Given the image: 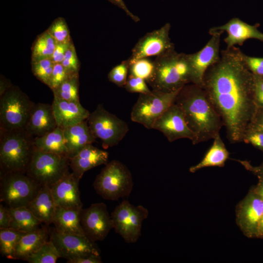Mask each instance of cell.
Here are the masks:
<instances>
[{
  "instance_id": "cell-1",
  "label": "cell",
  "mask_w": 263,
  "mask_h": 263,
  "mask_svg": "<svg viewBox=\"0 0 263 263\" xmlns=\"http://www.w3.org/2000/svg\"><path fill=\"white\" fill-rule=\"evenodd\" d=\"M202 88L220 115L231 143L243 142L258 107L254 75L244 54L233 46L222 51L218 61L206 72Z\"/></svg>"
},
{
  "instance_id": "cell-2",
  "label": "cell",
  "mask_w": 263,
  "mask_h": 263,
  "mask_svg": "<svg viewBox=\"0 0 263 263\" xmlns=\"http://www.w3.org/2000/svg\"><path fill=\"white\" fill-rule=\"evenodd\" d=\"M175 103L183 111L194 135L193 145L214 139L224 126L222 120L202 87L189 83L178 93Z\"/></svg>"
},
{
  "instance_id": "cell-3",
  "label": "cell",
  "mask_w": 263,
  "mask_h": 263,
  "mask_svg": "<svg viewBox=\"0 0 263 263\" xmlns=\"http://www.w3.org/2000/svg\"><path fill=\"white\" fill-rule=\"evenodd\" d=\"M154 71L147 83L152 90L170 93L190 83L187 54L175 49L156 56Z\"/></svg>"
},
{
  "instance_id": "cell-4",
  "label": "cell",
  "mask_w": 263,
  "mask_h": 263,
  "mask_svg": "<svg viewBox=\"0 0 263 263\" xmlns=\"http://www.w3.org/2000/svg\"><path fill=\"white\" fill-rule=\"evenodd\" d=\"M0 175L25 172L35 149L34 137L25 129L0 131Z\"/></svg>"
},
{
  "instance_id": "cell-5",
  "label": "cell",
  "mask_w": 263,
  "mask_h": 263,
  "mask_svg": "<svg viewBox=\"0 0 263 263\" xmlns=\"http://www.w3.org/2000/svg\"><path fill=\"white\" fill-rule=\"evenodd\" d=\"M93 187L104 199L118 200L131 193L133 187L132 176L124 163L113 160L105 164L96 177Z\"/></svg>"
},
{
  "instance_id": "cell-6",
  "label": "cell",
  "mask_w": 263,
  "mask_h": 263,
  "mask_svg": "<svg viewBox=\"0 0 263 263\" xmlns=\"http://www.w3.org/2000/svg\"><path fill=\"white\" fill-rule=\"evenodd\" d=\"M34 103L18 87L9 88L0 96V131L24 129Z\"/></svg>"
},
{
  "instance_id": "cell-7",
  "label": "cell",
  "mask_w": 263,
  "mask_h": 263,
  "mask_svg": "<svg viewBox=\"0 0 263 263\" xmlns=\"http://www.w3.org/2000/svg\"><path fill=\"white\" fill-rule=\"evenodd\" d=\"M68 157L34 149L26 173L40 186L51 187L69 172Z\"/></svg>"
},
{
  "instance_id": "cell-8",
  "label": "cell",
  "mask_w": 263,
  "mask_h": 263,
  "mask_svg": "<svg viewBox=\"0 0 263 263\" xmlns=\"http://www.w3.org/2000/svg\"><path fill=\"white\" fill-rule=\"evenodd\" d=\"M41 187L25 172L0 175V203L9 208L27 207Z\"/></svg>"
},
{
  "instance_id": "cell-9",
  "label": "cell",
  "mask_w": 263,
  "mask_h": 263,
  "mask_svg": "<svg viewBox=\"0 0 263 263\" xmlns=\"http://www.w3.org/2000/svg\"><path fill=\"white\" fill-rule=\"evenodd\" d=\"M87 121L95 139H99L102 146L107 149L116 146L129 130L128 124L98 104L90 113Z\"/></svg>"
},
{
  "instance_id": "cell-10",
  "label": "cell",
  "mask_w": 263,
  "mask_h": 263,
  "mask_svg": "<svg viewBox=\"0 0 263 263\" xmlns=\"http://www.w3.org/2000/svg\"><path fill=\"white\" fill-rule=\"evenodd\" d=\"M180 90L166 93L152 90L150 93L139 94L131 111L132 121L152 129L156 121L174 103Z\"/></svg>"
},
{
  "instance_id": "cell-11",
  "label": "cell",
  "mask_w": 263,
  "mask_h": 263,
  "mask_svg": "<svg viewBox=\"0 0 263 263\" xmlns=\"http://www.w3.org/2000/svg\"><path fill=\"white\" fill-rule=\"evenodd\" d=\"M148 215L149 211L144 207L134 206L124 200L111 215L113 229L125 242L134 243L141 235L143 222Z\"/></svg>"
},
{
  "instance_id": "cell-12",
  "label": "cell",
  "mask_w": 263,
  "mask_h": 263,
  "mask_svg": "<svg viewBox=\"0 0 263 263\" xmlns=\"http://www.w3.org/2000/svg\"><path fill=\"white\" fill-rule=\"evenodd\" d=\"M170 28V24L168 22L146 34L132 48L128 60L130 62L142 58L156 57L174 50V44L169 37Z\"/></svg>"
},
{
  "instance_id": "cell-13",
  "label": "cell",
  "mask_w": 263,
  "mask_h": 263,
  "mask_svg": "<svg viewBox=\"0 0 263 263\" xmlns=\"http://www.w3.org/2000/svg\"><path fill=\"white\" fill-rule=\"evenodd\" d=\"M211 37L199 51L187 54L190 72V83L202 87L203 78L207 70L220 58V38L222 33L209 31Z\"/></svg>"
},
{
  "instance_id": "cell-14",
  "label": "cell",
  "mask_w": 263,
  "mask_h": 263,
  "mask_svg": "<svg viewBox=\"0 0 263 263\" xmlns=\"http://www.w3.org/2000/svg\"><path fill=\"white\" fill-rule=\"evenodd\" d=\"M80 222L85 236L94 243L104 240L113 228L111 216L103 203H94L82 209Z\"/></svg>"
},
{
  "instance_id": "cell-15",
  "label": "cell",
  "mask_w": 263,
  "mask_h": 263,
  "mask_svg": "<svg viewBox=\"0 0 263 263\" xmlns=\"http://www.w3.org/2000/svg\"><path fill=\"white\" fill-rule=\"evenodd\" d=\"M49 240L56 248L60 258L67 260L88 254L100 255L95 243L85 236L64 233L54 228L49 233Z\"/></svg>"
},
{
  "instance_id": "cell-16",
  "label": "cell",
  "mask_w": 263,
  "mask_h": 263,
  "mask_svg": "<svg viewBox=\"0 0 263 263\" xmlns=\"http://www.w3.org/2000/svg\"><path fill=\"white\" fill-rule=\"evenodd\" d=\"M152 129L161 132L170 142L187 138L193 144L195 140L185 120L183 110L175 103L156 121Z\"/></svg>"
},
{
  "instance_id": "cell-17",
  "label": "cell",
  "mask_w": 263,
  "mask_h": 263,
  "mask_svg": "<svg viewBox=\"0 0 263 263\" xmlns=\"http://www.w3.org/2000/svg\"><path fill=\"white\" fill-rule=\"evenodd\" d=\"M263 215V201L251 188L237 206L236 223L248 238H256L259 222Z\"/></svg>"
},
{
  "instance_id": "cell-18",
  "label": "cell",
  "mask_w": 263,
  "mask_h": 263,
  "mask_svg": "<svg viewBox=\"0 0 263 263\" xmlns=\"http://www.w3.org/2000/svg\"><path fill=\"white\" fill-rule=\"evenodd\" d=\"M259 24H249L238 18H233L226 23L213 27L209 31L223 33L225 32L227 35L224 39L226 48L243 45L248 39H255L263 42V33L258 30Z\"/></svg>"
},
{
  "instance_id": "cell-19",
  "label": "cell",
  "mask_w": 263,
  "mask_h": 263,
  "mask_svg": "<svg viewBox=\"0 0 263 263\" xmlns=\"http://www.w3.org/2000/svg\"><path fill=\"white\" fill-rule=\"evenodd\" d=\"M80 180L69 172L50 187L56 207H82L78 188Z\"/></svg>"
},
{
  "instance_id": "cell-20",
  "label": "cell",
  "mask_w": 263,
  "mask_h": 263,
  "mask_svg": "<svg viewBox=\"0 0 263 263\" xmlns=\"http://www.w3.org/2000/svg\"><path fill=\"white\" fill-rule=\"evenodd\" d=\"M57 127L52 104L34 103L25 127L33 137H40L53 131Z\"/></svg>"
},
{
  "instance_id": "cell-21",
  "label": "cell",
  "mask_w": 263,
  "mask_h": 263,
  "mask_svg": "<svg viewBox=\"0 0 263 263\" xmlns=\"http://www.w3.org/2000/svg\"><path fill=\"white\" fill-rule=\"evenodd\" d=\"M52 106L57 126L63 130L86 120L90 113L80 102L68 101L54 97Z\"/></svg>"
},
{
  "instance_id": "cell-22",
  "label": "cell",
  "mask_w": 263,
  "mask_h": 263,
  "mask_svg": "<svg viewBox=\"0 0 263 263\" xmlns=\"http://www.w3.org/2000/svg\"><path fill=\"white\" fill-rule=\"evenodd\" d=\"M109 153L92 144L85 146L75 155L69 159L72 172L81 179L84 173L98 166L108 162Z\"/></svg>"
},
{
  "instance_id": "cell-23",
  "label": "cell",
  "mask_w": 263,
  "mask_h": 263,
  "mask_svg": "<svg viewBox=\"0 0 263 263\" xmlns=\"http://www.w3.org/2000/svg\"><path fill=\"white\" fill-rule=\"evenodd\" d=\"M69 159L75 155L85 146L95 142L87 120L63 129Z\"/></svg>"
},
{
  "instance_id": "cell-24",
  "label": "cell",
  "mask_w": 263,
  "mask_h": 263,
  "mask_svg": "<svg viewBox=\"0 0 263 263\" xmlns=\"http://www.w3.org/2000/svg\"><path fill=\"white\" fill-rule=\"evenodd\" d=\"M27 207L41 223H53L56 206L50 187L42 186Z\"/></svg>"
},
{
  "instance_id": "cell-25",
  "label": "cell",
  "mask_w": 263,
  "mask_h": 263,
  "mask_svg": "<svg viewBox=\"0 0 263 263\" xmlns=\"http://www.w3.org/2000/svg\"><path fill=\"white\" fill-rule=\"evenodd\" d=\"M82 209V207H56L53 221L55 229L64 233L85 236L80 222Z\"/></svg>"
},
{
  "instance_id": "cell-26",
  "label": "cell",
  "mask_w": 263,
  "mask_h": 263,
  "mask_svg": "<svg viewBox=\"0 0 263 263\" xmlns=\"http://www.w3.org/2000/svg\"><path fill=\"white\" fill-rule=\"evenodd\" d=\"M49 237L47 230L44 227L25 233L19 241L16 249L14 259H26L43 244Z\"/></svg>"
},
{
  "instance_id": "cell-27",
  "label": "cell",
  "mask_w": 263,
  "mask_h": 263,
  "mask_svg": "<svg viewBox=\"0 0 263 263\" xmlns=\"http://www.w3.org/2000/svg\"><path fill=\"white\" fill-rule=\"evenodd\" d=\"M212 146L206 153L202 160L197 164L190 167L189 170L194 173L198 170L209 167H223L229 158V153L220 134L214 138Z\"/></svg>"
},
{
  "instance_id": "cell-28",
  "label": "cell",
  "mask_w": 263,
  "mask_h": 263,
  "mask_svg": "<svg viewBox=\"0 0 263 263\" xmlns=\"http://www.w3.org/2000/svg\"><path fill=\"white\" fill-rule=\"evenodd\" d=\"M34 145L35 149L39 150L68 157L63 130L58 127L43 136L34 137Z\"/></svg>"
},
{
  "instance_id": "cell-29",
  "label": "cell",
  "mask_w": 263,
  "mask_h": 263,
  "mask_svg": "<svg viewBox=\"0 0 263 263\" xmlns=\"http://www.w3.org/2000/svg\"><path fill=\"white\" fill-rule=\"evenodd\" d=\"M9 208L12 216L11 228L27 233L40 227L41 223L27 207Z\"/></svg>"
},
{
  "instance_id": "cell-30",
  "label": "cell",
  "mask_w": 263,
  "mask_h": 263,
  "mask_svg": "<svg viewBox=\"0 0 263 263\" xmlns=\"http://www.w3.org/2000/svg\"><path fill=\"white\" fill-rule=\"evenodd\" d=\"M56 43L46 30L38 35L32 47L31 61L51 58Z\"/></svg>"
},
{
  "instance_id": "cell-31",
  "label": "cell",
  "mask_w": 263,
  "mask_h": 263,
  "mask_svg": "<svg viewBox=\"0 0 263 263\" xmlns=\"http://www.w3.org/2000/svg\"><path fill=\"white\" fill-rule=\"evenodd\" d=\"M25 233L9 227L0 228V253L2 256L15 259L17 245Z\"/></svg>"
},
{
  "instance_id": "cell-32",
  "label": "cell",
  "mask_w": 263,
  "mask_h": 263,
  "mask_svg": "<svg viewBox=\"0 0 263 263\" xmlns=\"http://www.w3.org/2000/svg\"><path fill=\"white\" fill-rule=\"evenodd\" d=\"M78 88V74H77L70 77L52 91L54 97L68 101L79 102Z\"/></svg>"
},
{
  "instance_id": "cell-33",
  "label": "cell",
  "mask_w": 263,
  "mask_h": 263,
  "mask_svg": "<svg viewBox=\"0 0 263 263\" xmlns=\"http://www.w3.org/2000/svg\"><path fill=\"white\" fill-rule=\"evenodd\" d=\"M60 258L59 254L50 240L43 244L26 260L29 263H55Z\"/></svg>"
},
{
  "instance_id": "cell-34",
  "label": "cell",
  "mask_w": 263,
  "mask_h": 263,
  "mask_svg": "<svg viewBox=\"0 0 263 263\" xmlns=\"http://www.w3.org/2000/svg\"><path fill=\"white\" fill-rule=\"evenodd\" d=\"M129 62V75L144 79L148 83L154 71V61L148 57L139 58Z\"/></svg>"
},
{
  "instance_id": "cell-35",
  "label": "cell",
  "mask_w": 263,
  "mask_h": 263,
  "mask_svg": "<svg viewBox=\"0 0 263 263\" xmlns=\"http://www.w3.org/2000/svg\"><path fill=\"white\" fill-rule=\"evenodd\" d=\"M46 31L57 43L68 42L72 40L68 25L62 17L56 19Z\"/></svg>"
},
{
  "instance_id": "cell-36",
  "label": "cell",
  "mask_w": 263,
  "mask_h": 263,
  "mask_svg": "<svg viewBox=\"0 0 263 263\" xmlns=\"http://www.w3.org/2000/svg\"><path fill=\"white\" fill-rule=\"evenodd\" d=\"M54 65L51 58L31 61L32 73L37 78L48 85Z\"/></svg>"
},
{
  "instance_id": "cell-37",
  "label": "cell",
  "mask_w": 263,
  "mask_h": 263,
  "mask_svg": "<svg viewBox=\"0 0 263 263\" xmlns=\"http://www.w3.org/2000/svg\"><path fill=\"white\" fill-rule=\"evenodd\" d=\"M129 62L128 59L113 67L108 74V79L118 87H124L128 77Z\"/></svg>"
},
{
  "instance_id": "cell-38",
  "label": "cell",
  "mask_w": 263,
  "mask_h": 263,
  "mask_svg": "<svg viewBox=\"0 0 263 263\" xmlns=\"http://www.w3.org/2000/svg\"><path fill=\"white\" fill-rule=\"evenodd\" d=\"M61 63L72 75L78 74L80 63L73 41L71 43Z\"/></svg>"
},
{
  "instance_id": "cell-39",
  "label": "cell",
  "mask_w": 263,
  "mask_h": 263,
  "mask_svg": "<svg viewBox=\"0 0 263 263\" xmlns=\"http://www.w3.org/2000/svg\"><path fill=\"white\" fill-rule=\"evenodd\" d=\"M73 75H74L70 74L61 63H56L47 86L53 91Z\"/></svg>"
},
{
  "instance_id": "cell-40",
  "label": "cell",
  "mask_w": 263,
  "mask_h": 263,
  "mask_svg": "<svg viewBox=\"0 0 263 263\" xmlns=\"http://www.w3.org/2000/svg\"><path fill=\"white\" fill-rule=\"evenodd\" d=\"M147 83L146 80L143 78L129 75L124 88L127 92L131 93L146 94L151 91Z\"/></svg>"
},
{
  "instance_id": "cell-41",
  "label": "cell",
  "mask_w": 263,
  "mask_h": 263,
  "mask_svg": "<svg viewBox=\"0 0 263 263\" xmlns=\"http://www.w3.org/2000/svg\"><path fill=\"white\" fill-rule=\"evenodd\" d=\"M243 142L249 143L263 152V132L249 131L244 138Z\"/></svg>"
},
{
  "instance_id": "cell-42",
  "label": "cell",
  "mask_w": 263,
  "mask_h": 263,
  "mask_svg": "<svg viewBox=\"0 0 263 263\" xmlns=\"http://www.w3.org/2000/svg\"><path fill=\"white\" fill-rule=\"evenodd\" d=\"M244 60L248 69L253 74L263 76V57H256L244 54Z\"/></svg>"
},
{
  "instance_id": "cell-43",
  "label": "cell",
  "mask_w": 263,
  "mask_h": 263,
  "mask_svg": "<svg viewBox=\"0 0 263 263\" xmlns=\"http://www.w3.org/2000/svg\"><path fill=\"white\" fill-rule=\"evenodd\" d=\"M254 75V96L258 107H263V76Z\"/></svg>"
},
{
  "instance_id": "cell-44",
  "label": "cell",
  "mask_w": 263,
  "mask_h": 263,
  "mask_svg": "<svg viewBox=\"0 0 263 263\" xmlns=\"http://www.w3.org/2000/svg\"><path fill=\"white\" fill-rule=\"evenodd\" d=\"M72 42V40L68 42L56 43V48L51 58L55 64L61 63L62 62L64 58L66 52Z\"/></svg>"
},
{
  "instance_id": "cell-45",
  "label": "cell",
  "mask_w": 263,
  "mask_h": 263,
  "mask_svg": "<svg viewBox=\"0 0 263 263\" xmlns=\"http://www.w3.org/2000/svg\"><path fill=\"white\" fill-rule=\"evenodd\" d=\"M12 222V216L9 207L0 204V228H9Z\"/></svg>"
},
{
  "instance_id": "cell-46",
  "label": "cell",
  "mask_w": 263,
  "mask_h": 263,
  "mask_svg": "<svg viewBox=\"0 0 263 263\" xmlns=\"http://www.w3.org/2000/svg\"><path fill=\"white\" fill-rule=\"evenodd\" d=\"M249 131H260L263 132V107H258L255 116L249 125L247 132Z\"/></svg>"
},
{
  "instance_id": "cell-47",
  "label": "cell",
  "mask_w": 263,
  "mask_h": 263,
  "mask_svg": "<svg viewBox=\"0 0 263 263\" xmlns=\"http://www.w3.org/2000/svg\"><path fill=\"white\" fill-rule=\"evenodd\" d=\"M239 162L246 170L256 175L259 180H263V160L262 163L257 166H253L247 160H236Z\"/></svg>"
},
{
  "instance_id": "cell-48",
  "label": "cell",
  "mask_w": 263,
  "mask_h": 263,
  "mask_svg": "<svg viewBox=\"0 0 263 263\" xmlns=\"http://www.w3.org/2000/svg\"><path fill=\"white\" fill-rule=\"evenodd\" d=\"M67 263H102L99 255L94 254L82 256L73 259L68 260Z\"/></svg>"
},
{
  "instance_id": "cell-49",
  "label": "cell",
  "mask_w": 263,
  "mask_h": 263,
  "mask_svg": "<svg viewBox=\"0 0 263 263\" xmlns=\"http://www.w3.org/2000/svg\"><path fill=\"white\" fill-rule=\"evenodd\" d=\"M109 2L117 6L124 11L125 14L129 17L134 22H139L140 18L131 12L127 7L123 0H108Z\"/></svg>"
},
{
  "instance_id": "cell-50",
  "label": "cell",
  "mask_w": 263,
  "mask_h": 263,
  "mask_svg": "<svg viewBox=\"0 0 263 263\" xmlns=\"http://www.w3.org/2000/svg\"><path fill=\"white\" fill-rule=\"evenodd\" d=\"M251 189L263 201V180H259L258 184Z\"/></svg>"
},
{
  "instance_id": "cell-51",
  "label": "cell",
  "mask_w": 263,
  "mask_h": 263,
  "mask_svg": "<svg viewBox=\"0 0 263 263\" xmlns=\"http://www.w3.org/2000/svg\"><path fill=\"white\" fill-rule=\"evenodd\" d=\"M11 86H12V85H10V83L9 81H7L5 79H4L3 77H1L0 96L5 91H6Z\"/></svg>"
},
{
  "instance_id": "cell-52",
  "label": "cell",
  "mask_w": 263,
  "mask_h": 263,
  "mask_svg": "<svg viewBox=\"0 0 263 263\" xmlns=\"http://www.w3.org/2000/svg\"><path fill=\"white\" fill-rule=\"evenodd\" d=\"M256 238H263V215L258 225Z\"/></svg>"
}]
</instances>
